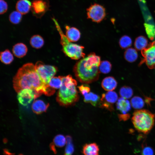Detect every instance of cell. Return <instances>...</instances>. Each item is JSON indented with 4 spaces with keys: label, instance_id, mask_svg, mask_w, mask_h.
<instances>
[{
    "label": "cell",
    "instance_id": "cell-29",
    "mask_svg": "<svg viewBox=\"0 0 155 155\" xmlns=\"http://www.w3.org/2000/svg\"><path fill=\"white\" fill-rule=\"evenodd\" d=\"M22 15L21 13L17 11H13L9 15V20L13 24H18L21 22L22 20Z\"/></svg>",
    "mask_w": 155,
    "mask_h": 155
},
{
    "label": "cell",
    "instance_id": "cell-20",
    "mask_svg": "<svg viewBox=\"0 0 155 155\" xmlns=\"http://www.w3.org/2000/svg\"><path fill=\"white\" fill-rule=\"evenodd\" d=\"M138 57V55L136 50L132 48L127 49L124 53L125 59L129 62H134L137 59Z\"/></svg>",
    "mask_w": 155,
    "mask_h": 155
},
{
    "label": "cell",
    "instance_id": "cell-32",
    "mask_svg": "<svg viewBox=\"0 0 155 155\" xmlns=\"http://www.w3.org/2000/svg\"><path fill=\"white\" fill-rule=\"evenodd\" d=\"M144 26L149 38L151 40H153L155 38V26L152 24L145 23Z\"/></svg>",
    "mask_w": 155,
    "mask_h": 155
},
{
    "label": "cell",
    "instance_id": "cell-26",
    "mask_svg": "<svg viewBox=\"0 0 155 155\" xmlns=\"http://www.w3.org/2000/svg\"><path fill=\"white\" fill-rule=\"evenodd\" d=\"M62 76L53 77L50 80L48 84L51 88L55 89L60 88L62 83Z\"/></svg>",
    "mask_w": 155,
    "mask_h": 155
},
{
    "label": "cell",
    "instance_id": "cell-12",
    "mask_svg": "<svg viewBox=\"0 0 155 155\" xmlns=\"http://www.w3.org/2000/svg\"><path fill=\"white\" fill-rule=\"evenodd\" d=\"M116 107L121 114H127L131 109V104L127 99L121 97L117 100Z\"/></svg>",
    "mask_w": 155,
    "mask_h": 155
},
{
    "label": "cell",
    "instance_id": "cell-7",
    "mask_svg": "<svg viewBox=\"0 0 155 155\" xmlns=\"http://www.w3.org/2000/svg\"><path fill=\"white\" fill-rule=\"evenodd\" d=\"M143 58L139 65L145 63L150 69L155 68V41L149 44L146 48L141 51Z\"/></svg>",
    "mask_w": 155,
    "mask_h": 155
},
{
    "label": "cell",
    "instance_id": "cell-19",
    "mask_svg": "<svg viewBox=\"0 0 155 155\" xmlns=\"http://www.w3.org/2000/svg\"><path fill=\"white\" fill-rule=\"evenodd\" d=\"M28 51L26 45L22 43H18L14 45L12 51L14 55L17 57L21 58L24 56Z\"/></svg>",
    "mask_w": 155,
    "mask_h": 155
},
{
    "label": "cell",
    "instance_id": "cell-16",
    "mask_svg": "<svg viewBox=\"0 0 155 155\" xmlns=\"http://www.w3.org/2000/svg\"><path fill=\"white\" fill-rule=\"evenodd\" d=\"M32 3L29 0H19L16 4L17 11L22 14L28 13L31 9Z\"/></svg>",
    "mask_w": 155,
    "mask_h": 155
},
{
    "label": "cell",
    "instance_id": "cell-8",
    "mask_svg": "<svg viewBox=\"0 0 155 155\" xmlns=\"http://www.w3.org/2000/svg\"><path fill=\"white\" fill-rule=\"evenodd\" d=\"M88 18L92 21L99 23L105 18L106 12L105 8L102 5L95 3L91 5L87 9Z\"/></svg>",
    "mask_w": 155,
    "mask_h": 155
},
{
    "label": "cell",
    "instance_id": "cell-34",
    "mask_svg": "<svg viewBox=\"0 0 155 155\" xmlns=\"http://www.w3.org/2000/svg\"><path fill=\"white\" fill-rule=\"evenodd\" d=\"M154 150L152 148L146 146L143 148L142 155H154Z\"/></svg>",
    "mask_w": 155,
    "mask_h": 155
},
{
    "label": "cell",
    "instance_id": "cell-11",
    "mask_svg": "<svg viewBox=\"0 0 155 155\" xmlns=\"http://www.w3.org/2000/svg\"><path fill=\"white\" fill-rule=\"evenodd\" d=\"M17 98L19 102L22 105L26 106L36 98L35 91L31 89H25L18 92Z\"/></svg>",
    "mask_w": 155,
    "mask_h": 155
},
{
    "label": "cell",
    "instance_id": "cell-23",
    "mask_svg": "<svg viewBox=\"0 0 155 155\" xmlns=\"http://www.w3.org/2000/svg\"><path fill=\"white\" fill-rule=\"evenodd\" d=\"M0 57L1 61L5 64H10L13 60V55L7 49L1 52Z\"/></svg>",
    "mask_w": 155,
    "mask_h": 155
},
{
    "label": "cell",
    "instance_id": "cell-33",
    "mask_svg": "<svg viewBox=\"0 0 155 155\" xmlns=\"http://www.w3.org/2000/svg\"><path fill=\"white\" fill-rule=\"evenodd\" d=\"M78 88L80 93L83 96L90 92V88L87 84H82Z\"/></svg>",
    "mask_w": 155,
    "mask_h": 155
},
{
    "label": "cell",
    "instance_id": "cell-28",
    "mask_svg": "<svg viewBox=\"0 0 155 155\" xmlns=\"http://www.w3.org/2000/svg\"><path fill=\"white\" fill-rule=\"evenodd\" d=\"M131 104L134 108L140 109L144 107V103L141 98L138 96H135L131 98Z\"/></svg>",
    "mask_w": 155,
    "mask_h": 155
},
{
    "label": "cell",
    "instance_id": "cell-35",
    "mask_svg": "<svg viewBox=\"0 0 155 155\" xmlns=\"http://www.w3.org/2000/svg\"><path fill=\"white\" fill-rule=\"evenodd\" d=\"M0 13L3 14L5 13L8 9L7 2L4 0H0Z\"/></svg>",
    "mask_w": 155,
    "mask_h": 155
},
{
    "label": "cell",
    "instance_id": "cell-36",
    "mask_svg": "<svg viewBox=\"0 0 155 155\" xmlns=\"http://www.w3.org/2000/svg\"><path fill=\"white\" fill-rule=\"evenodd\" d=\"M130 117V115L127 113V114H119L118 117L120 121H125L128 119Z\"/></svg>",
    "mask_w": 155,
    "mask_h": 155
},
{
    "label": "cell",
    "instance_id": "cell-30",
    "mask_svg": "<svg viewBox=\"0 0 155 155\" xmlns=\"http://www.w3.org/2000/svg\"><path fill=\"white\" fill-rule=\"evenodd\" d=\"M53 143L57 147H62L66 144V137L62 134L58 135L54 138Z\"/></svg>",
    "mask_w": 155,
    "mask_h": 155
},
{
    "label": "cell",
    "instance_id": "cell-24",
    "mask_svg": "<svg viewBox=\"0 0 155 155\" xmlns=\"http://www.w3.org/2000/svg\"><path fill=\"white\" fill-rule=\"evenodd\" d=\"M66 137V144L64 155H72L74 152V148L72 137L70 135H67Z\"/></svg>",
    "mask_w": 155,
    "mask_h": 155
},
{
    "label": "cell",
    "instance_id": "cell-9",
    "mask_svg": "<svg viewBox=\"0 0 155 155\" xmlns=\"http://www.w3.org/2000/svg\"><path fill=\"white\" fill-rule=\"evenodd\" d=\"M50 7L49 0H33L31 10L34 16L40 18L49 10Z\"/></svg>",
    "mask_w": 155,
    "mask_h": 155
},
{
    "label": "cell",
    "instance_id": "cell-17",
    "mask_svg": "<svg viewBox=\"0 0 155 155\" xmlns=\"http://www.w3.org/2000/svg\"><path fill=\"white\" fill-rule=\"evenodd\" d=\"M49 105L41 100H35L32 105V109L34 113L36 114H40L45 112Z\"/></svg>",
    "mask_w": 155,
    "mask_h": 155
},
{
    "label": "cell",
    "instance_id": "cell-10",
    "mask_svg": "<svg viewBox=\"0 0 155 155\" xmlns=\"http://www.w3.org/2000/svg\"><path fill=\"white\" fill-rule=\"evenodd\" d=\"M118 98L117 94L114 91H109L103 93L102 95L99 107L112 111L114 110L113 104L117 101Z\"/></svg>",
    "mask_w": 155,
    "mask_h": 155
},
{
    "label": "cell",
    "instance_id": "cell-6",
    "mask_svg": "<svg viewBox=\"0 0 155 155\" xmlns=\"http://www.w3.org/2000/svg\"><path fill=\"white\" fill-rule=\"evenodd\" d=\"M35 65L36 71L41 79L46 84H48L57 71V69L55 67L45 65L41 62H37Z\"/></svg>",
    "mask_w": 155,
    "mask_h": 155
},
{
    "label": "cell",
    "instance_id": "cell-13",
    "mask_svg": "<svg viewBox=\"0 0 155 155\" xmlns=\"http://www.w3.org/2000/svg\"><path fill=\"white\" fill-rule=\"evenodd\" d=\"M65 28L66 35L70 41L76 42L79 39L81 34L77 28L74 27H70L68 26H66Z\"/></svg>",
    "mask_w": 155,
    "mask_h": 155
},
{
    "label": "cell",
    "instance_id": "cell-4",
    "mask_svg": "<svg viewBox=\"0 0 155 155\" xmlns=\"http://www.w3.org/2000/svg\"><path fill=\"white\" fill-rule=\"evenodd\" d=\"M155 114L146 109L135 111L131 121L135 129L145 134L149 133L154 125Z\"/></svg>",
    "mask_w": 155,
    "mask_h": 155
},
{
    "label": "cell",
    "instance_id": "cell-3",
    "mask_svg": "<svg viewBox=\"0 0 155 155\" xmlns=\"http://www.w3.org/2000/svg\"><path fill=\"white\" fill-rule=\"evenodd\" d=\"M77 81L71 75L63 76L62 83L56 97L61 106L67 107L74 105L78 101L79 96L76 88Z\"/></svg>",
    "mask_w": 155,
    "mask_h": 155
},
{
    "label": "cell",
    "instance_id": "cell-21",
    "mask_svg": "<svg viewBox=\"0 0 155 155\" xmlns=\"http://www.w3.org/2000/svg\"><path fill=\"white\" fill-rule=\"evenodd\" d=\"M148 40L146 37L140 36L136 38L134 46L136 50L141 51L147 47L148 45Z\"/></svg>",
    "mask_w": 155,
    "mask_h": 155
},
{
    "label": "cell",
    "instance_id": "cell-5",
    "mask_svg": "<svg viewBox=\"0 0 155 155\" xmlns=\"http://www.w3.org/2000/svg\"><path fill=\"white\" fill-rule=\"evenodd\" d=\"M52 18L60 36V42L63 51L65 54L74 60H78L82 57H84L85 55L83 52L84 47L71 42L63 34L57 20L54 17Z\"/></svg>",
    "mask_w": 155,
    "mask_h": 155
},
{
    "label": "cell",
    "instance_id": "cell-25",
    "mask_svg": "<svg viewBox=\"0 0 155 155\" xmlns=\"http://www.w3.org/2000/svg\"><path fill=\"white\" fill-rule=\"evenodd\" d=\"M119 44L121 49H127L132 45V40L129 36L127 35H124L120 39Z\"/></svg>",
    "mask_w": 155,
    "mask_h": 155
},
{
    "label": "cell",
    "instance_id": "cell-22",
    "mask_svg": "<svg viewBox=\"0 0 155 155\" xmlns=\"http://www.w3.org/2000/svg\"><path fill=\"white\" fill-rule=\"evenodd\" d=\"M30 43L32 47L36 49L41 48L44 44L43 38L40 36L36 35L32 36L31 38Z\"/></svg>",
    "mask_w": 155,
    "mask_h": 155
},
{
    "label": "cell",
    "instance_id": "cell-1",
    "mask_svg": "<svg viewBox=\"0 0 155 155\" xmlns=\"http://www.w3.org/2000/svg\"><path fill=\"white\" fill-rule=\"evenodd\" d=\"M13 87L18 92L25 89L33 90L36 98L42 94L47 96L52 95V90L48 84L43 82L37 72L35 65L28 63L19 69L13 80Z\"/></svg>",
    "mask_w": 155,
    "mask_h": 155
},
{
    "label": "cell",
    "instance_id": "cell-27",
    "mask_svg": "<svg viewBox=\"0 0 155 155\" xmlns=\"http://www.w3.org/2000/svg\"><path fill=\"white\" fill-rule=\"evenodd\" d=\"M119 93L122 97L127 99L130 98L132 96L133 91L131 87L124 86L120 89Z\"/></svg>",
    "mask_w": 155,
    "mask_h": 155
},
{
    "label": "cell",
    "instance_id": "cell-31",
    "mask_svg": "<svg viewBox=\"0 0 155 155\" xmlns=\"http://www.w3.org/2000/svg\"><path fill=\"white\" fill-rule=\"evenodd\" d=\"M111 67V64L110 62L104 61L101 62L99 68L100 72L106 74L110 71Z\"/></svg>",
    "mask_w": 155,
    "mask_h": 155
},
{
    "label": "cell",
    "instance_id": "cell-18",
    "mask_svg": "<svg viewBox=\"0 0 155 155\" xmlns=\"http://www.w3.org/2000/svg\"><path fill=\"white\" fill-rule=\"evenodd\" d=\"M84 101L86 103H90L94 106H99L100 99V96L97 94L90 92L84 96Z\"/></svg>",
    "mask_w": 155,
    "mask_h": 155
},
{
    "label": "cell",
    "instance_id": "cell-14",
    "mask_svg": "<svg viewBox=\"0 0 155 155\" xmlns=\"http://www.w3.org/2000/svg\"><path fill=\"white\" fill-rule=\"evenodd\" d=\"M117 85L115 79L112 76H108L104 78L101 83L103 88L106 91H112L115 89Z\"/></svg>",
    "mask_w": 155,
    "mask_h": 155
},
{
    "label": "cell",
    "instance_id": "cell-15",
    "mask_svg": "<svg viewBox=\"0 0 155 155\" xmlns=\"http://www.w3.org/2000/svg\"><path fill=\"white\" fill-rule=\"evenodd\" d=\"M99 146L95 143L86 144L82 148L84 155H99Z\"/></svg>",
    "mask_w": 155,
    "mask_h": 155
},
{
    "label": "cell",
    "instance_id": "cell-2",
    "mask_svg": "<svg viewBox=\"0 0 155 155\" xmlns=\"http://www.w3.org/2000/svg\"><path fill=\"white\" fill-rule=\"evenodd\" d=\"M100 57L94 53H91L79 60L74 65L73 71L77 79L82 83L90 84L99 78V67Z\"/></svg>",
    "mask_w": 155,
    "mask_h": 155
}]
</instances>
